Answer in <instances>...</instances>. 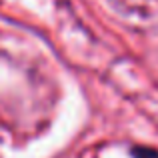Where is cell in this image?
<instances>
[{
	"instance_id": "1",
	"label": "cell",
	"mask_w": 158,
	"mask_h": 158,
	"mask_svg": "<svg viewBox=\"0 0 158 158\" xmlns=\"http://www.w3.org/2000/svg\"><path fill=\"white\" fill-rule=\"evenodd\" d=\"M132 156L134 158H158V152L154 148H146V146H136L132 150Z\"/></svg>"
}]
</instances>
